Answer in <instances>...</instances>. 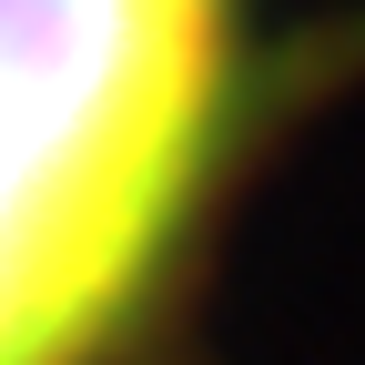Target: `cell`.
<instances>
[{
	"label": "cell",
	"mask_w": 365,
	"mask_h": 365,
	"mask_svg": "<svg viewBox=\"0 0 365 365\" xmlns=\"http://www.w3.org/2000/svg\"><path fill=\"white\" fill-rule=\"evenodd\" d=\"M234 0H0V365H102L203 213Z\"/></svg>",
	"instance_id": "cell-1"
}]
</instances>
